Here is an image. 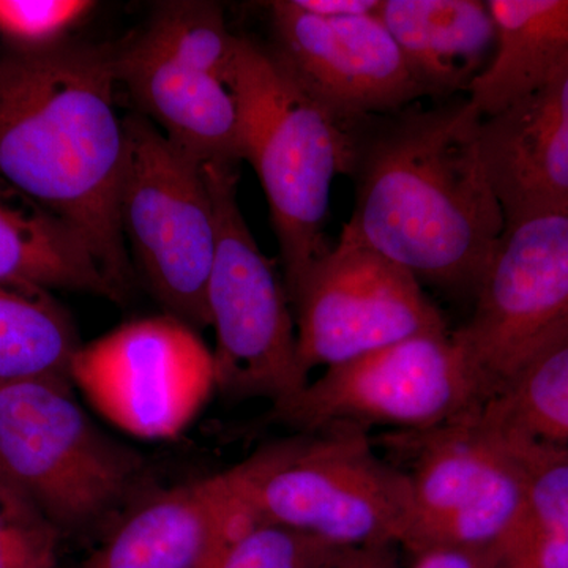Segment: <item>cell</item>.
<instances>
[{
    "label": "cell",
    "instance_id": "603a6c76",
    "mask_svg": "<svg viewBox=\"0 0 568 568\" xmlns=\"http://www.w3.org/2000/svg\"><path fill=\"white\" fill-rule=\"evenodd\" d=\"M338 548L252 515L203 568H320Z\"/></svg>",
    "mask_w": 568,
    "mask_h": 568
},
{
    "label": "cell",
    "instance_id": "8992f818",
    "mask_svg": "<svg viewBox=\"0 0 568 568\" xmlns=\"http://www.w3.org/2000/svg\"><path fill=\"white\" fill-rule=\"evenodd\" d=\"M241 37L222 7L173 0L121 47H112L115 78L173 144L203 163L244 162L235 93Z\"/></svg>",
    "mask_w": 568,
    "mask_h": 568
},
{
    "label": "cell",
    "instance_id": "cb8c5ba5",
    "mask_svg": "<svg viewBox=\"0 0 568 568\" xmlns=\"http://www.w3.org/2000/svg\"><path fill=\"white\" fill-rule=\"evenodd\" d=\"M95 7L89 0H0V37L18 50L52 47L70 39Z\"/></svg>",
    "mask_w": 568,
    "mask_h": 568
},
{
    "label": "cell",
    "instance_id": "3957f363",
    "mask_svg": "<svg viewBox=\"0 0 568 568\" xmlns=\"http://www.w3.org/2000/svg\"><path fill=\"white\" fill-rule=\"evenodd\" d=\"M152 489L148 459L92 420L69 379L0 386V493L62 538L103 540Z\"/></svg>",
    "mask_w": 568,
    "mask_h": 568
},
{
    "label": "cell",
    "instance_id": "ac0fdd59",
    "mask_svg": "<svg viewBox=\"0 0 568 568\" xmlns=\"http://www.w3.org/2000/svg\"><path fill=\"white\" fill-rule=\"evenodd\" d=\"M496 51L467 99L491 118L568 71V0H488Z\"/></svg>",
    "mask_w": 568,
    "mask_h": 568
},
{
    "label": "cell",
    "instance_id": "4fadbf2b",
    "mask_svg": "<svg viewBox=\"0 0 568 568\" xmlns=\"http://www.w3.org/2000/svg\"><path fill=\"white\" fill-rule=\"evenodd\" d=\"M567 332L568 213L506 224L473 316L455 338L493 396Z\"/></svg>",
    "mask_w": 568,
    "mask_h": 568
},
{
    "label": "cell",
    "instance_id": "6da1fadb",
    "mask_svg": "<svg viewBox=\"0 0 568 568\" xmlns=\"http://www.w3.org/2000/svg\"><path fill=\"white\" fill-rule=\"evenodd\" d=\"M469 99L353 125L355 203L343 233L418 282L477 294L506 216Z\"/></svg>",
    "mask_w": 568,
    "mask_h": 568
},
{
    "label": "cell",
    "instance_id": "44dd1931",
    "mask_svg": "<svg viewBox=\"0 0 568 568\" xmlns=\"http://www.w3.org/2000/svg\"><path fill=\"white\" fill-rule=\"evenodd\" d=\"M81 345L73 321L50 293L0 284V386L70 381L71 358Z\"/></svg>",
    "mask_w": 568,
    "mask_h": 568
},
{
    "label": "cell",
    "instance_id": "5b68a950",
    "mask_svg": "<svg viewBox=\"0 0 568 568\" xmlns=\"http://www.w3.org/2000/svg\"><path fill=\"white\" fill-rule=\"evenodd\" d=\"M253 517L339 548L402 545L413 518L406 470L368 433L325 428L272 440L239 463Z\"/></svg>",
    "mask_w": 568,
    "mask_h": 568
},
{
    "label": "cell",
    "instance_id": "ba28073f",
    "mask_svg": "<svg viewBox=\"0 0 568 568\" xmlns=\"http://www.w3.org/2000/svg\"><path fill=\"white\" fill-rule=\"evenodd\" d=\"M489 388L450 332L403 339L323 375L272 405L265 425L293 433L325 428L420 433L481 409Z\"/></svg>",
    "mask_w": 568,
    "mask_h": 568
},
{
    "label": "cell",
    "instance_id": "7402d4cb",
    "mask_svg": "<svg viewBox=\"0 0 568 568\" xmlns=\"http://www.w3.org/2000/svg\"><path fill=\"white\" fill-rule=\"evenodd\" d=\"M481 416L510 435L568 447V332L519 368Z\"/></svg>",
    "mask_w": 568,
    "mask_h": 568
},
{
    "label": "cell",
    "instance_id": "83f0119b",
    "mask_svg": "<svg viewBox=\"0 0 568 568\" xmlns=\"http://www.w3.org/2000/svg\"><path fill=\"white\" fill-rule=\"evenodd\" d=\"M297 3L324 17H365L377 13L383 0H297Z\"/></svg>",
    "mask_w": 568,
    "mask_h": 568
},
{
    "label": "cell",
    "instance_id": "484cf974",
    "mask_svg": "<svg viewBox=\"0 0 568 568\" xmlns=\"http://www.w3.org/2000/svg\"><path fill=\"white\" fill-rule=\"evenodd\" d=\"M499 548H432L414 556L413 568H499Z\"/></svg>",
    "mask_w": 568,
    "mask_h": 568
},
{
    "label": "cell",
    "instance_id": "e0dca14e",
    "mask_svg": "<svg viewBox=\"0 0 568 568\" xmlns=\"http://www.w3.org/2000/svg\"><path fill=\"white\" fill-rule=\"evenodd\" d=\"M377 17L428 95L469 92L496 51V26L478 0H383Z\"/></svg>",
    "mask_w": 568,
    "mask_h": 568
},
{
    "label": "cell",
    "instance_id": "30bf717a",
    "mask_svg": "<svg viewBox=\"0 0 568 568\" xmlns=\"http://www.w3.org/2000/svg\"><path fill=\"white\" fill-rule=\"evenodd\" d=\"M407 454L413 518L402 547L503 548L525 503V467L481 409L420 433H392Z\"/></svg>",
    "mask_w": 568,
    "mask_h": 568
},
{
    "label": "cell",
    "instance_id": "4316f807",
    "mask_svg": "<svg viewBox=\"0 0 568 568\" xmlns=\"http://www.w3.org/2000/svg\"><path fill=\"white\" fill-rule=\"evenodd\" d=\"M320 568H398L395 545L338 548Z\"/></svg>",
    "mask_w": 568,
    "mask_h": 568
},
{
    "label": "cell",
    "instance_id": "9a60e30c",
    "mask_svg": "<svg viewBox=\"0 0 568 568\" xmlns=\"http://www.w3.org/2000/svg\"><path fill=\"white\" fill-rule=\"evenodd\" d=\"M248 517L239 465L153 488L78 568H203Z\"/></svg>",
    "mask_w": 568,
    "mask_h": 568
},
{
    "label": "cell",
    "instance_id": "d4e9b609",
    "mask_svg": "<svg viewBox=\"0 0 568 568\" xmlns=\"http://www.w3.org/2000/svg\"><path fill=\"white\" fill-rule=\"evenodd\" d=\"M62 540L36 511L0 493V568H61Z\"/></svg>",
    "mask_w": 568,
    "mask_h": 568
},
{
    "label": "cell",
    "instance_id": "277c9868",
    "mask_svg": "<svg viewBox=\"0 0 568 568\" xmlns=\"http://www.w3.org/2000/svg\"><path fill=\"white\" fill-rule=\"evenodd\" d=\"M235 93L242 151L263 185L287 294L328 252L324 230L335 175L353 166L345 125L283 69L268 48L241 39Z\"/></svg>",
    "mask_w": 568,
    "mask_h": 568
},
{
    "label": "cell",
    "instance_id": "52a82bcc",
    "mask_svg": "<svg viewBox=\"0 0 568 568\" xmlns=\"http://www.w3.org/2000/svg\"><path fill=\"white\" fill-rule=\"evenodd\" d=\"M216 213L207 310L215 331V390L226 398H293L310 383L298 361L293 306L283 276L253 237L237 200V166L205 163Z\"/></svg>",
    "mask_w": 568,
    "mask_h": 568
},
{
    "label": "cell",
    "instance_id": "d6986e66",
    "mask_svg": "<svg viewBox=\"0 0 568 568\" xmlns=\"http://www.w3.org/2000/svg\"><path fill=\"white\" fill-rule=\"evenodd\" d=\"M0 284L43 293L71 291L123 302L80 235L3 182Z\"/></svg>",
    "mask_w": 568,
    "mask_h": 568
},
{
    "label": "cell",
    "instance_id": "5bb4252c",
    "mask_svg": "<svg viewBox=\"0 0 568 568\" xmlns=\"http://www.w3.org/2000/svg\"><path fill=\"white\" fill-rule=\"evenodd\" d=\"M268 10V51L345 125L394 114L428 95L377 13L324 17L297 0L272 2Z\"/></svg>",
    "mask_w": 568,
    "mask_h": 568
},
{
    "label": "cell",
    "instance_id": "8fae6325",
    "mask_svg": "<svg viewBox=\"0 0 568 568\" xmlns=\"http://www.w3.org/2000/svg\"><path fill=\"white\" fill-rule=\"evenodd\" d=\"M70 381L108 422L148 440L181 435L216 392L212 351L168 313L78 347Z\"/></svg>",
    "mask_w": 568,
    "mask_h": 568
},
{
    "label": "cell",
    "instance_id": "9c48e42d",
    "mask_svg": "<svg viewBox=\"0 0 568 568\" xmlns=\"http://www.w3.org/2000/svg\"><path fill=\"white\" fill-rule=\"evenodd\" d=\"M123 125V237L168 315L196 331L211 327L207 287L219 230L205 163L138 112L126 115Z\"/></svg>",
    "mask_w": 568,
    "mask_h": 568
},
{
    "label": "cell",
    "instance_id": "7a4b0ae2",
    "mask_svg": "<svg viewBox=\"0 0 568 568\" xmlns=\"http://www.w3.org/2000/svg\"><path fill=\"white\" fill-rule=\"evenodd\" d=\"M118 84L106 44L0 51V182L80 235L125 301L133 267L119 215L126 138Z\"/></svg>",
    "mask_w": 568,
    "mask_h": 568
},
{
    "label": "cell",
    "instance_id": "7c38bea8",
    "mask_svg": "<svg viewBox=\"0 0 568 568\" xmlns=\"http://www.w3.org/2000/svg\"><path fill=\"white\" fill-rule=\"evenodd\" d=\"M287 295L306 375L413 336L448 331L416 276L345 234Z\"/></svg>",
    "mask_w": 568,
    "mask_h": 568
},
{
    "label": "cell",
    "instance_id": "2e32d148",
    "mask_svg": "<svg viewBox=\"0 0 568 568\" xmlns=\"http://www.w3.org/2000/svg\"><path fill=\"white\" fill-rule=\"evenodd\" d=\"M478 145L506 224L568 213V71L481 119Z\"/></svg>",
    "mask_w": 568,
    "mask_h": 568
},
{
    "label": "cell",
    "instance_id": "ffe728a7",
    "mask_svg": "<svg viewBox=\"0 0 568 568\" xmlns=\"http://www.w3.org/2000/svg\"><path fill=\"white\" fill-rule=\"evenodd\" d=\"M507 435L525 467V503L499 568H568V447Z\"/></svg>",
    "mask_w": 568,
    "mask_h": 568
}]
</instances>
